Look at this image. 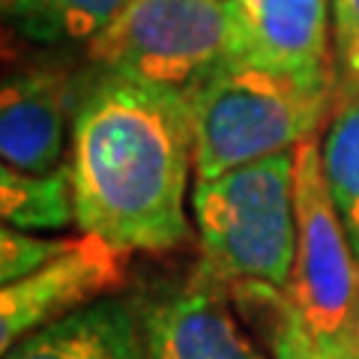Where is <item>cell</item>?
<instances>
[{
  "label": "cell",
  "instance_id": "obj_8",
  "mask_svg": "<svg viewBox=\"0 0 359 359\" xmlns=\"http://www.w3.org/2000/svg\"><path fill=\"white\" fill-rule=\"evenodd\" d=\"M69 84L63 72L25 69L0 93V156L6 168L48 174L63 165Z\"/></svg>",
  "mask_w": 359,
  "mask_h": 359
},
{
  "label": "cell",
  "instance_id": "obj_12",
  "mask_svg": "<svg viewBox=\"0 0 359 359\" xmlns=\"http://www.w3.org/2000/svg\"><path fill=\"white\" fill-rule=\"evenodd\" d=\"M0 212L4 224L18 231H60L75 222V177L72 165L48 174L0 171Z\"/></svg>",
  "mask_w": 359,
  "mask_h": 359
},
{
  "label": "cell",
  "instance_id": "obj_4",
  "mask_svg": "<svg viewBox=\"0 0 359 359\" xmlns=\"http://www.w3.org/2000/svg\"><path fill=\"white\" fill-rule=\"evenodd\" d=\"M87 45L99 72L192 96L243 57V13L233 0H129Z\"/></svg>",
  "mask_w": 359,
  "mask_h": 359
},
{
  "label": "cell",
  "instance_id": "obj_9",
  "mask_svg": "<svg viewBox=\"0 0 359 359\" xmlns=\"http://www.w3.org/2000/svg\"><path fill=\"white\" fill-rule=\"evenodd\" d=\"M4 359H144L141 309L126 299H96L33 330Z\"/></svg>",
  "mask_w": 359,
  "mask_h": 359
},
{
  "label": "cell",
  "instance_id": "obj_14",
  "mask_svg": "<svg viewBox=\"0 0 359 359\" xmlns=\"http://www.w3.org/2000/svg\"><path fill=\"white\" fill-rule=\"evenodd\" d=\"M72 240H45L33 237L27 231H18L13 224H4L0 231V282L13 285L36 273L39 266L54 261Z\"/></svg>",
  "mask_w": 359,
  "mask_h": 359
},
{
  "label": "cell",
  "instance_id": "obj_6",
  "mask_svg": "<svg viewBox=\"0 0 359 359\" xmlns=\"http://www.w3.org/2000/svg\"><path fill=\"white\" fill-rule=\"evenodd\" d=\"M126 257L117 245L84 233L39 266L0 290V347L4 353L33 330L54 323L126 282Z\"/></svg>",
  "mask_w": 359,
  "mask_h": 359
},
{
  "label": "cell",
  "instance_id": "obj_1",
  "mask_svg": "<svg viewBox=\"0 0 359 359\" xmlns=\"http://www.w3.org/2000/svg\"><path fill=\"white\" fill-rule=\"evenodd\" d=\"M75 222L120 252H168L189 237L192 102L99 72L72 111Z\"/></svg>",
  "mask_w": 359,
  "mask_h": 359
},
{
  "label": "cell",
  "instance_id": "obj_2",
  "mask_svg": "<svg viewBox=\"0 0 359 359\" xmlns=\"http://www.w3.org/2000/svg\"><path fill=\"white\" fill-rule=\"evenodd\" d=\"M332 96L327 72L266 69L231 60L192 96L195 180H212L314 138Z\"/></svg>",
  "mask_w": 359,
  "mask_h": 359
},
{
  "label": "cell",
  "instance_id": "obj_16",
  "mask_svg": "<svg viewBox=\"0 0 359 359\" xmlns=\"http://www.w3.org/2000/svg\"><path fill=\"white\" fill-rule=\"evenodd\" d=\"M341 75L359 90V0H330Z\"/></svg>",
  "mask_w": 359,
  "mask_h": 359
},
{
  "label": "cell",
  "instance_id": "obj_18",
  "mask_svg": "<svg viewBox=\"0 0 359 359\" xmlns=\"http://www.w3.org/2000/svg\"><path fill=\"white\" fill-rule=\"evenodd\" d=\"M233 4H237V6H240V9H243V13H245V9H249V6H252V4H255V0H233Z\"/></svg>",
  "mask_w": 359,
  "mask_h": 359
},
{
  "label": "cell",
  "instance_id": "obj_13",
  "mask_svg": "<svg viewBox=\"0 0 359 359\" xmlns=\"http://www.w3.org/2000/svg\"><path fill=\"white\" fill-rule=\"evenodd\" d=\"M320 156L332 204L359 257V90L335 108Z\"/></svg>",
  "mask_w": 359,
  "mask_h": 359
},
{
  "label": "cell",
  "instance_id": "obj_7",
  "mask_svg": "<svg viewBox=\"0 0 359 359\" xmlns=\"http://www.w3.org/2000/svg\"><path fill=\"white\" fill-rule=\"evenodd\" d=\"M222 285L204 269L183 287L141 306L144 359H266L228 309Z\"/></svg>",
  "mask_w": 359,
  "mask_h": 359
},
{
  "label": "cell",
  "instance_id": "obj_11",
  "mask_svg": "<svg viewBox=\"0 0 359 359\" xmlns=\"http://www.w3.org/2000/svg\"><path fill=\"white\" fill-rule=\"evenodd\" d=\"M126 4L129 0H4V18L27 42H93Z\"/></svg>",
  "mask_w": 359,
  "mask_h": 359
},
{
  "label": "cell",
  "instance_id": "obj_5",
  "mask_svg": "<svg viewBox=\"0 0 359 359\" xmlns=\"http://www.w3.org/2000/svg\"><path fill=\"white\" fill-rule=\"evenodd\" d=\"M294 216L297 252L285 294L314 344L347 359L359 314V257L332 204L318 135L294 150Z\"/></svg>",
  "mask_w": 359,
  "mask_h": 359
},
{
  "label": "cell",
  "instance_id": "obj_17",
  "mask_svg": "<svg viewBox=\"0 0 359 359\" xmlns=\"http://www.w3.org/2000/svg\"><path fill=\"white\" fill-rule=\"evenodd\" d=\"M347 359H359V314H356V330H353V344H351V356Z\"/></svg>",
  "mask_w": 359,
  "mask_h": 359
},
{
  "label": "cell",
  "instance_id": "obj_15",
  "mask_svg": "<svg viewBox=\"0 0 359 359\" xmlns=\"http://www.w3.org/2000/svg\"><path fill=\"white\" fill-rule=\"evenodd\" d=\"M269 306H273V318H276V327H273L276 359H335L314 344V339L309 335V330L302 327L299 314L290 306L285 290L269 287Z\"/></svg>",
  "mask_w": 359,
  "mask_h": 359
},
{
  "label": "cell",
  "instance_id": "obj_10",
  "mask_svg": "<svg viewBox=\"0 0 359 359\" xmlns=\"http://www.w3.org/2000/svg\"><path fill=\"white\" fill-rule=\"evenodd\" d=\"M327 25L330 0H255L243 13V60L285 72H327Z\"/></svg>",
  "mask_w": 359,
  "mask_h": 359
},
{
  "label": "cell",
  "instance_id": "obj_3",
  "mask_svg": "<svg viewBox=\"0 0 359 359\" xmlns=\"http://www.w3.org/2000/svg\"><path fill=\"white\" fill-rule=\"evenodd\" d=\"M294 150L212 180H195L192 216L204 255L201 269L216 282L287 290L297 252Z\"/></svg>",
  "mask_w": 359,
  "mask_h": 359
}]
</instances>
